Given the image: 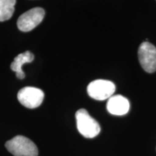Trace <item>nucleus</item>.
Returning a JSON list of instances; mask_svg holds the SVG:
<instances>
[{
    "instance_id": "2",
    "label": "nucleus",
    "mask_w": 156,
    "mask_h": 156,
    "mask_svg": "<svg viewBox=\"0 0 156 156\" xmlns=\"http://www.w3.org/2000/svg\"><path fill=\"white\" fill-rule=\"evenodd\" d=\"M77 127L82 135L86 138H93L101 132V126L97 121L85 109H79L75 114Z\"/></svg>"
},
{
    "instance_id": "7",
    "label": "nucleus",
    "mask_w": 156,
    "mask_h": 156,
    "mask_svg": "<svg viewBox=\"0 0 156 156\" xmlns=\"http://www.w3.org/2000/svg\"><path fill=\"white\" fill-rule=\"evenodd\" d=\"M107 110L113 115L123 116L129 110V102L125 97L121 95H112L107 102Z\"/></svg>"
},
{
    "instance_id": "1",
    "label": "nucleus",
    "mask_w": 156,
    "mask_h": 156,
    "mask_svg": "<svg viewBox=\"0 0 156 156\" xmlns=\"http://www.w3.org/2000/svg\"><path fill=\"white\" fill-rule=\"evenodd\" d=\"M5 147L14 156H38V150L28 137L17 135L5 143Z\"/></svg>"
},
{
    "instance_id": "4",
    "label": "nucleus",
    "mask_w": 156,
    "mask_h": 156,
    "mask_svg": "<svg viewBox=\"0 0 156 156\" xmlns=\"http://www.w3.org/2000/svg\"><path fill=\"white\" fill-rule=\"evenodd\" d=\"M45 11L41 7H35L21 15L17 20V25L19 30L23 32H29L42 22Z\"/></svg>"
},
{
    "instance_id": "6",
    "label": "nucleus",
    "mask_w": 156,
    "mask_h": 156,
    "mask_svg": "<svg viewBox=\"0 0 156 156\" xmlns=\"http://www.w3.org/2000/svg\"><path fill=\"white\" fill-rule=\"evenodd\" d=\"M19 102L28 108H36L41 104L44 99V93L41 89L34 87H25L17 93Z\"/></svg>"
},
{
    "instance_id": "3",
    "label": "nucleus",
    "mask_w": 156,
    "mask_h": 156,
    "mask_svg": "<svg viewBox=\"0 0 156 156\" xmlns=\"http://www.w3.org/2000/svg\"><path fill=\"white\" fill-rule=\"evenodd\" d=\"M116 86L112 82L105 80H96L91 82L87 91L90 97L97 101H104L114 95Z\"/></svg>"
},
{
    "instance_id": "8",
    "label": "nucleus",
    "mask_w": 156,
    "mask_h": 156,
    "mask_svg": "<svg viewBox=\"0 0 156 156\" xmlns=\"http://www.w3.org/2000/svg\"><path fill=\"white\" fill-rule=\"evenodd\" d=\"M34 55L29 51L20 54L15 58L14 61L12 62L10 68L12 71L16 73V76L19 79H23L25 77V73L23 71V66L26 63H30L34 61Z\"/></svg>"
},
{
    "instance_id": "5",
    "label": "nucleus",
    "mask_w": 156,
    "mask_h": 156,
    "mask_svg": "<svg viewBox=\"0 0 156 156\" xmlns=\"http://www.w3.org/2000/svg\"><path fill=\"white\" fill-rule=\"evenodd\" d=\"M138 58L142 69L148 73L156 71V48L149 42H143L138 49Z\"/></svg>"
},
{
    "instance_id": "9",
    "label": "nucleus",
    "mask_w": 156,
    "mask_h": 156,
    "mask_svg": "<svg viewBox=\"0 0 156 156\" xmlns=\"http://www.w3.org/2000/svg\"><path fill=\"white\" fill-rule=\"evenodd\" d=\"M16 0H0V22L8 20L15 12Z\"/></svg>"
}]
</instances>
